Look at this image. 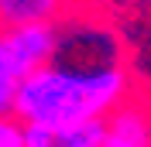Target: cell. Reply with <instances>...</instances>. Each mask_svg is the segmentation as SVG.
I'll return each mask as SVG.
<instances>
[{
    "label": "cell",
    "instance_id": "5",
    "mask_svg": "<svg viewBox=\"0 0 151 147\" xmlns=\"http://www.w3.org/2000/svg\"><path fill=\"white\" fill-rule=\"evenodd\" d=\"M69 0H0V28L14 24H55Z\"/></svg>",
    "mask_w": 151,
    "mask_h": 147
},
{
    "label": "cell",
    "instance_id": "1",
    "mask_svg": "<svg viewBox=\"0 0 151 147\" xmlns=\"http://www.w3.org/2000/svg\"><path fill=\"white\" fill-rule=\"evenodd\" d=\"M55 28V48L21 82L14 116L21 123L103 120L131 96V75L113 55L110 31Z\"/></svg>",
    "mask_w": 151,
    "mask_h": 147
},
{
    "label": "cell",
    "instance_id": "2",
    "mask_svg": "<svg viewBox=\"0 0 151 147\" xmlns=\"http://www.w3.org/2000/svg\"><path fill=\"white\" fill-rule=\"evenodd\" d=\"M55 24L0 28V116H14V99H17L21 82L52 55L58 31Z\"/></svg>",
    "mask_w": 151,
    "mask_h": 147
},
{
    "label": "cell",
    "instance_id": "4",
    "mask_svg": "<svg viewBox=\"0 0 151 147\" xmlns=\"http://www.w3.org/2000/svg\"><path fill=\"white\" fill-rule=\"evenodd\" d=\"M103 120L76 123H24V147H100Z\"/></svg>",
    "mask_w": 151,
    "mask_h": 147
},
{
    "label": "cell",
    "instance_id": "6",
    "mask_svg": "<svg viewBox=\"0 0 151 147\" xmlns=\"http://www.w3.org/2000/svg\"><path fill=\"white\" fill-rule=\"evenodd\" d=\"M0 147H24V123L17 116H0Z\"/></svg>",
    "mask_w": 151,
    "mask_h": 147
},
{
    "label": "cell",
    "instance_id": "3",
    "mask_svg": "<svg viewBox=\"0 0 151 147\" xmlns=\"http://www.w3.org/2000/svg\"><path fill=\"white\" fill-rule=\"evenodd\" d=\"M100 147H151V106L127 96L103 116Z\"/></svg>",
    "mask_w": 151,
    "mask_h": 147
}]
</instances>
